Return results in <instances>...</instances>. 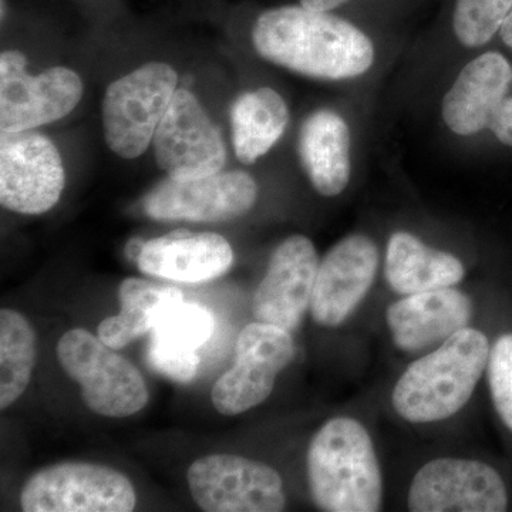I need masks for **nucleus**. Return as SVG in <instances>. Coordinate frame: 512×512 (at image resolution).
I'll list each match as a JSON object with an SVG mask.
<instances>
[{
  "label": "nucleus",
  "instance_id": "nucleus-15",
  "mask_svg": "<svg viewBox=\"0 0 512 512\" xmlns=\"http://www.w3.org/2000/svg\"><path fill=\"white\" fill-rule=\"evenodd\" d=\"M379 251L365 235L338 242L319 264L311 302L313 319L322 326H338L365 299L375 281Z\"/></svg>",
  "mask_w": 512,
  "mask_h": 512
},
{
  "label": "nucleus",
  "instance_id": "nucleus-24",
  "mask_svg": "<svg viewBox=\"0 0 512 512\" xmlns=\"http://www.w3.org/2000/svg\"><path fill=\"white\" fill-rule=\"evenodd\" d=\"M214 318L205 306L178 302L163 313L151 330V339L183 352H197L211 338Z\"/></svg>",
  "mask_w": 512,
  "mask_h": 512
},
{
  "label": "nucleus",
  "instance_id": "nucleus-6",
  "mask_svg": "<svg viewBox=\"0 0 512 512\" xmlns=\"http://www.w3.org/2000/svg\"><path fill=\"white\" fill-rule=\"evenodd\" d=\"M136 503L133 484L123 473L76 461L37 471L20 494L25 512H130Z\"/></svg>",
  "mask_w": 512,
  "mask_h": 512
},
{
  "label": "nucleus",
  "instance_id": "nucleus-21",
  "mask_svg": "<svg viewBox=\"0 0 512 512\" xmlns=\"http://www.w3.org/2000/svg\"><path fill=\"white\" fill-rule=\"evenodd\" d=\"M289 110L284 97L262 87L241 94L231 109L232 144L238 160L254 164L265 156L285 133Z\"/></svg>",
  "mask_w": 512,
  "mask_h": 512
},
{
  "label": "nucleus",
  "instance_id": "nucleus-1",
  "mask_svg": "<svg viewBox=\"0 0 512 512\" xmlns=\"http://www.w3.org/2000/svg\"><path fill=\"white\" fill-rule=\"evenodd\" d=\"M252 42L268 62L315 79H353L375 62V47L362 30L302 5L266 10L256 19Z\"/></svg>",
  "mask_w": 512,
  "mask_h": 512
},
{
  "label": "nucleus",
  "instance_id": "nucleus-4",
  "mask_svg": "<svg viewBox=\"0 0 512 512\" xmlns=\"http://www.w3.org/2000/svg\"><path fill=\"white\" fill-rule=\"evenodd\" d=\"M177 84L178 74L170 64L150 62L107 87L103 127L113 153L126 160L146 153L178 90Z\"/></svg>",
  "mask_w": 512,
  "mask_h": 512
},
{
  "label": "nucleus",
  "instance_id": "nucleus-10",
  "mask_svg": "<svg viewBox=\"0 0 512 512\" xmlns=\"http://www.w3.org/2000/svg\"><path fill=\"white\" fill-rule=\"evenodd\" d=\"M66 174L53 141L32 130L2 133L0 202L9 211L39 215L52 210L64 190Z\"/></svg>",
  "mask_w": 512,
  "mask_h": 512
},
{
  "label": "nucleus",
  "instance_id": "nucleus-9",
  "mask_svg": "<svg viewBox=\"0 0 512 512\" xmlns=\"http://www.w3.org/2000/svg\"><path fill=\"white\" fill-rule=\"evenodd\" d=\"M293 353L289 330L264 322L245 326L238 336L235 365L212 389L215 409L224 416H237L265 402Z\"/></svg>",
  "mask_w": 512,
  "mask_h": 512
},
{
  "label": "nucleus",
  "instance_id": "nucleus-3",
  "mask_svg": "<svg viewBox=\"0 0 512 512\" xmlns=\"http://www.w3.org/2000/svg\"><path fill=\"white\" fill-rule=\"evenodd\" d=\"M313 501L328 512H376L383 480L375 447L355 419L329 420L313 437L308 453Z\"/></svg>",
  "mask_w": 512,
  "mask_h": 512
},
{
  "label": "nucleus",
  "instance_id": "nucleus-12",
  "mask_svg": "<svg viewBox=\"0 0 512 512\" xmlns=\"http://www.w3.org/2000/svg\"><path fill=\"white\" fill-rule=\"evenodd\" d=\"M256 198L258 185L244 171H220L194 180L168 177L148 192L144 211L157 221H229L247 214Z\"/></svg>",
  "mask_w": 512,
  "mask_h": 512
},
{
  "label": "nucleus",
  "instance_id": "nucleus-20",
  "mask_svg": "<svg viewBox=\"0 0 512 512\" xmlns=\"http://www.w3.org/2000/svg\"><path fill=\"white\" fill-rule=\"evenodd\" d=\"M464 266L456 256L426 247L409 232H396L386 254V278L402 295L451 288L464 278Z\"/></svg>",
  "mask_w": 512,
  "mask_h": 512
},
{
  "label": "nucleus",
  "instance_id": "nucleus-27",
  "mask_svg": "<svg viewBox=\"0 0 512 512\" xmlns=\"http://www.w3.org/2000/svg\"><path fill=\"white\" fill-rule=\"evenodd\" d=\"M150 366L161 375L178 383H188L197 376L200 356L197 352H181L150 340L147 349Z\"/></svg>",
  "mask_w": 512,
  "mask_h": 512
},
{
  "label": "nucleus",
  "instance_id": "nucleus-11",
  "mask_svg": "<svg viewBox=\"0 0 512 512\" xmlns=\"http://www.w3.org/2000/svg\"><path fill=\"white\" fill-rule=\"evenodd\" d=\"M161 170L175 180L220 173L227 160L224 140L200 101L178 89L153 138Z\"/></svg>",
  "mask_w": 512,
  "mask_h": 512
},
{
  "label": "nucleus",
  "instance_id": "nucleus-25",
  "mask_svg": "<svg viewBox=\"0 0 512 512\" xmlns=\"http://www.w3.org/2000/svg\"><path fill=\"white\" fill-rule=\"evenodd\" d=\"M512 10V0H457L453 28L461 45L480 47L493 39Z\"/></svg>",
  "mask_w": 512,
  "mask_h": 512
},
{
  "label": "nucleus",
  "instance_id": "nucleus-8",
  "mask_svg": "<svg viewBox=\"0 0 512 512\" xmlns=\"http://www.w3.org/2000/svg\"><path fill=\"white\" fill-rule=\"evenodd\" d=\"M192 498L207 512L284 511V483L261 461L214 454L195 461L187 473Z\"/></svg>",
  "mask_w": 512,
  "mask_h": 512
},
{
  "label": "nucleus",
  "instance_id": "nucleus-13",
  "mask_svg": "<svg viewBox=\"0 0 512 512\" xmlns=\"http://www.w3.org/2000/svg\"><path fill=\"white\" fill-rule=\"evenodd\" d=\"M407 504L414 512H503L508 494L503 478L488 464L439 458L417 471Z\"/></svg>",
  "mask_w": 512,
  "mask_h": 512
},
{
  "label": "nucleus",
  "instance_id": "nucleus-14",
  "mask_svg": "<svg viewBox=\"0 0 512 512\" xmlns=\"http://www.w3.org/2000/svg\"><path fill=\"white\" fill-rule=\"evenodd\" d=\"M319 258L311 239L289 237L275 249L268 271L256 288L254 316L258 322L295 330L311 308Z\"/></svg>",
  "mask_w": 512,
  "mask_h": 512
},
{
  "label": "nucleus",
  "instance_id": "nucleus-18",
  "mask_svg": "<svg viewBox=\"0 0 512 512\" xmlns=\"http://www.w3.org/2000/svg\"><path fill=\"white\" fill-rule=\"evenodd\" d=\"M511 82L510 63L500 53H484L468 63L443 100L448 128L458 136H473L490 126Z\"/></svg>",
  "mask_w": 512,
  "mask_h": 512
},
{
  "label": "nucleus",
  "instance_id": "nucleus-29",
  "mask_svg": "<svg viewBox=\"0 0 512 512\" xmlns=\"http://www.w3.org/2000/svg\"><path fill=\"white\" fill-rule=\"evenodd\" d=\"M303 8L318 10V12H330V10L339 8L348 0H299Z\"/></svg>",
  "mask_w": 512,
  "mask_h": 512
},
{
  "label": "nucleus",
  "instance_id": "nucleus-30",
  "mask_svg": "<svg viewBox=\"0 0 512 512\" xmlns=\"http://www.w3.org/2000/svg\"><path fill=\"white\" fill-rule=\"evenodd\" d=\"M501 37L507 46L512 47V10L508 13L507 18L504 19L503 25L500 28Z\"/></svg>",
  "mask_w": 512,
  "mask_h": 512
},
{
  "label": "nucleus",
  "instance_id": "nucleus-7",
  "mask_svg": "<svg viewBox=\"0 0 512 512\" xmlns=\"http://www.w3.org/2000/svg\"><path fill=\"white\" fill-rule=\"evenodd\" d=\"M26 64L19 50H6L0 56L2 133L33 130L63 119L82 100L83 82L74 70L52 67L32 76Z\"/></svg>",
  "mask_w": 512,
  "mask_h": 512
},
{
  "label": "nucleus",
  "instance_id": "nucleus-23",
  "mask_svg": "<svg viewBox=\"0 0 512 512\" xmlns=\"http://www.w3.org/2000/svg\"><path fill=\"white\" fill-rule=\"evenodd\" d=\"M36 333L22 313L0 312V407L12 406L28 389L36 362Z\"/></svg>",
  "mask_w": 512,
  "mask_h": 512
},
{
  "label": "nucleus",
  "instance_id": "nucleus-16",
  "mask_svg": "<svg viewBox=\"0 0 512 512\" xmlns=\"http://www.w3.org/2000/svg\"><path fill=\"white\" fill-rule=\"evenodd\" d=\"M471 315L473 305L466 293L441 288L413 293L392 303L386 319L397 348L417 352L467 328Z\"/></svg>",
  "mask_w": 512,
  "mask_h": 512
},
{
  "label": "nucleus",
  "instance_id": "nucleus-19",
  "mask_svg": "<svg viewBox=\"0 0 512 512\" xmlns=\"http://www.w3.org/2000/svg\"><path fill=\"white\" fill-rule=\"evenodd\" d=\"M299 156L319 194L339 195L350 180V131L346 121L330 110L311 114L299 133Z\"/></svg>",
  "mask_w": 512,
  "mask_h": 512
},
{
  "label": "nucleus",
  "instance_id": "nucleus-17",
  "mask_svg": "<svg viewBox=\"0 0 512 512\" xmlns=\"http://www.w3.org/2000/svg\"><path fill=\"white\" fill-rule=\"evenodd\" d=\"M232 262L231 245L212 232H171L144 242L137 258L144 274L184 284L212 281L224 275Z\"/></svg>",
  "mask_w": 512,
  "mask_h": 512
},
{
  "label": "nucleus",
  "instance_id": "nucleus-22",
  "mask_svg": "<svg viewBox=\"0 0 512 512\" xmlns=\"http://www.w3.org/2000/svg\"><path fill=\"white\" fill-rule=\"evenodd\" d=\"M119 298V315L109 316L99 326V338L116 350L153 330L165 311L184 301L183 293L174 286L137 278H127L120 285Z\"/></svg>",
  "mask_w": 512,
  "mask_h": 512
},
{
  "label": "nucleus",
  "instance_id": "nucleus-5",
  "mask_svg": "<svg viewBox=\"0 0 512 512\" xmlns=\"http://www.w3.org/2000/svg\"><path fill=\"white\" fill-rule=\"evenodd\" d=\"M114 350L87 330L72 329L60 338L57 357L92 412L120 419L146 407L148 390L137 367Z\"/></svg>",
  "mask_w": 512,
  "mask_h": 512
},
{
  "label": "nucleus",
  "instance_id": "nucleus-26",
  "mask_svg": "<svg viewBox=\"0 0 512 512\" xmlns=\"http://www.w3.org/2000/svg\"><path fill=\"white\" fill-rule=\"evenodd\" d=\"M487 369L495 410L512 431V333L495 342L490 350Z\"/></svg>",
  "mask_w": 512,
  "mask_h": 512
},
{
  "label": "nucleus",
  "instance_id": "nucleus-28",
  "mask_svg": "<svg viewBox=\"0 0 512 512\" xmlns=\"http://www.w3.org/2000/svg\"><path fill=\"white\" fill-rule=\"evenodd\" d=\"M488 127L501 143L512 147V97H505L503 103L495 110Z\"/></svg>",
  "mask_w": 512,
  "mask_h": 512
},
{
  "label": "nucleus",
  "instance_id": "nucleus-2",
  "mask_svg": "<svg viewBox=\"0 0 512 512\" xmlns=\"http://www.w3.org/2000/svg\"><path fill=\"white\" fill-rule=\"evenodd\" d=\"M490 350L487 336L480 330H458L439 349L407 367L393 390L394 409L410 423H433L454 416L473 396Z\"/></svg>",
  "mask_w": 512,
  "mask_h": 512
}]
</instances>
